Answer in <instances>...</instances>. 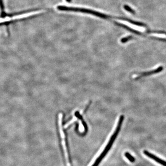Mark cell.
<instances>
[{"instance_id": "cell-1", "label": "cell", "mask_w": 166, "mask_h": 166, "mask_svg": "<svg viewBox=\"0 0 166 166\" xmlns=\"http://www.w3.org/2000/svg\"><path fill=\"white\" fill-rule=\"evenodd\" d=\"M62 117L63 115L61 113L59 114V134L60 136L61 141V147L62 151L63 152L64 157L65 160L66 166H72L71 157L70 155L69 150L68 146V142L66 139V134L65 133L62 126Z\"/></svg>"}, {"instance_id": "cell-2", "label": "cell", "mask_w": 166, "mask_h": 166, "mask_svg": "<svg viewBox=\"0 0 166 166\" xmlns=\"http://www.w3.org/2000/svg\"><path fill=\"white\" fill-rule=\"evenodd\" d=\"M41 10V9H33L29 10L26 12H21L19 13V14L16 15H12V16H6L5 13L1 14L0 16V24L8 23L10 22L14 21L23 19L26 17H29V16H27V14L29 13L36 12Z\"/></svg>"}, {"instance_id": "cell-3", "label": "cell", "mask_w": 166, "mask_h": 166, "mask_svg": "<svg viewBox=\"0 0 166 166\" xmlns=\"http://www.w3.org/2000/svg\"><path fill=\"white\" fill-rule=\"evenodd\" d=\"M163 66H160V67L157 68L153 70L152 71H148V72H144V73H141L140 74H139L138 76L135 78L136 79H139L145 76H150V75H153L157 73H160L163 70Z\"/></svg>"}, {"instance_id": "cell-4", "label": "cell", "mask_w": 166, "mask_h": 166, "mask_svg": "<svg viewBox=\"0 0 166 166\" xmlns=\"http://www.w3.org/2000/svg\"><path fill=\"white\" fill-rule=\"evenodd\" d=\"M144 153L146 156L149 157V158H150L152 160H154L155 162H157V163L163 165V166H166V162L163 161V160H162L161 159L158 157L157 156L155 155H154L150 153V152H149V151H147V150H144Z\"/></svg>"}, {"instance_id": "cell-5", "label": "cell", "mask_w": 166, "mask_h": 166, "mask_svg": "<svg viewBox=\"0 0 166 166\" xmlns=\"http://www.w3.org/2000/svg\"><path fill=\"white\" fill-rule=\"evenodd\" d=\"M122 22L120 23L121 24L124 25H126L130 28L132 29H134L135 30L138 31H140V32H144L145 31V29L144 27H139L138 26H136V25H133V24H131L128 22L126 21H122L120 20Z\"/></svg>"}, {"instance_id": "cell-6", "label": "cell", "mask_w": 166, "mask_h": 166, "mask_svg": "<svg viewBox=\"0 0 166 166\" xmlns=\"http://www.w3.org/2000/svg\"><path fill=\"white\" fill-rule=\"evenodd\" d=\"M125 157L128 158L129 161H130L131 162H135V159L134 157H133L130 153H129L128 152H127L125 153Z\"/></svg>"}, {"instance_id": "cell-7", "label": "cell", "mask_w": 166, "mask_h": 166, "mask_svg": "<svg viewBox=\"0 0 166 166\" xmlns=\"http://www.w3.org/2000/svg\"><path fill=\"white\" fill-rule=\"evenodd\" d=\"M132 38V36H128L127 37H125V38H123L121 39V42L122 43H125L126 42H128L129 40H130V39Z\"/></svg>"}, {"instance_id": "cell-8", "label": "cell", "mask_w": 166, "mask_h": 166, "mask_svg": "<svg viewBox=\"0 0 166 166\" xmlns=\"http://www.w3.org/2000/svg\"><path fill=\"white\" fill-rule=\"evenodd\" d=\"M124 8L126 10L128 11V12H130V13H132V14H134V13H135L134 10L132 9L130 7L128 6L125 5L124 6Z\"/></svg>"}, {"instance_id": "cell-9", "label": "cell", "mask_w": 166, "mask_h": 166, "mask_svg": "<svg viewBox=\"0 0 166 166\" xmlns=\"http://www.w3.org/2000/svg\"><path fill=\"white\" fill-rule=\"evenodd\" d=\"M66 1L67 2H71V1H72V0H66Z\"/></svg>"}]
</instances>
